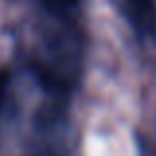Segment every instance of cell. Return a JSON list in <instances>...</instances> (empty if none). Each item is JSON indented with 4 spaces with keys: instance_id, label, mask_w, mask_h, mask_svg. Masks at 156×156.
<instances>
[{
    "instance_id": "6da1fadb",
    "label": "cell",
    "mask_w": 156,
    "mask_h": 156,
    "mask_svg": "<svg viewBox=\"0 0 156 156\" xmlns=\"http://www.w3.org/2000/svg\"><path fill=\"white\" fill-rule=\"evenodd\" d=\"M125 12L133 28L144 38L156 36V2L154 0H126Z\"/></svg>"
},
{
    "instance_id": "7a4b0ae2",
    "label": "cell",
    "mask_w": 156,
    "mask_h": 156,
    "mask_svg": "<svg viewBox=\"0 0 156 156\" xmlns=\"http://www.w3.org/2000/svg\"><path fill=\"white\" fill-rule=\"evenodd\" d=\"M6 83H8V71H0V101H2V95H4V89H6Z\"/></svg>"
}]
</instances>
